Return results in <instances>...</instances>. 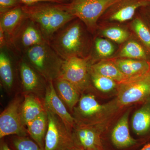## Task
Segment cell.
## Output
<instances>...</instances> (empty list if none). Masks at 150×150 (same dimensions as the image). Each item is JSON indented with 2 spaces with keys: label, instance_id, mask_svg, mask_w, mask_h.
<instances>
[{
  "label": "cell",
  "instance_id": "9",
  "mask_svg": "<svg viewBox=\"0 0 150 150\" xmlns=\"http://www.w3.org/2000/svg\"><path fill=\"white\" fill-rule=\"evenodd\" d=\"M89 67L87 58L71 57L64 61L59 78L69 82L82 94L90 85Z\"/></svg>",
  "mask_w": 150,
  "mask_h": 150
},
{
  "label": "cell",
  "instance_id": "5",
  "mask_svg": "<svg viewBox=\"0 0 150 150\" xmlns=\"http://www.w3.org/2000/svg\"><path fill=\"white\" fill-rule=\"evenodd\" d=\"M121 0H78L63 4L66 10L92 29L101 16Z\"/></svg>",
  "mask_w": 150,
  "mask_h": 150
},
{
  "label": "cell",
  "instance_id": "6",
  "mask_svg": "<svg viewBox=\"0 0 150 150\" xmlns=\"http://www.w3.org/2000/svg\"><path fill=\"white\" fill-rule=\"evenodd\" d=\"M117 102L120 107L143 102L150 97V73L118 83Z\"/></svg>",
  "mask_w": 150,
  "mask_h": 150
},
{
  "label": "cell",
  "instance_id": "10",
  "mask_svg": "<svg viewBox=\"0 0 150 150\" xmlns=\"http://www.w3.org/2000/svg\"><path fill=\"white\" fill-rule=\"evenodd\" d=\"M21 99L14 98L0 115V139L15 135L18 137H27V128L22 120L21 107Z\"/></svg>",
  "mask_w": 150,
  "mask_h": 150
},
{
  "label": "cell",
  "instance_id": "15",
  "mask_svg": "<svg viewBox=\"0 0 150 150\" xmlns=\"http://www.w3.org/2000/svg\"><path fill=\"white\" fill-rule=\"evenodd\" d=\"M19 59L20 76L24 91L31 93L42 88L43 85L41 80L42 77L23 58L20 57Z\"/></svg>",
  "mask_w": 150,
  "mask_h": 150
},
{
  "label": "cell",
  "instance_id": "24",
  "mask_svg": "<svg viewBox=\"0 0 150 150\" xmlns=\"http://www.w3.org/2000/svg\"><path fill=\"white\" fill-rule=\"evenodd\" d=\"M121 58L126 59L146 60L147 57L142 46L134 40H130L125 44L119 54Z\"/></svg>",
  "mask_w": 150,
  "mask_h": 150
},
{
  "label": "cell",
  "instance_id": "27",
  "mask_svg": "<svg viewBox=\"0 0 150 150\" xmlns=\"http://www.w3.org/2000/svg\"><path fill=\"white\" fill-rule=\"evenodd\" d=\"M12 143L15 150H44L27 137L17 136L12 140Z\"/></svg>",
  "mask_w": 150,
  "mask_h": 150
},
{
  "label": "cell",
  "instance_id": "14",
  "mask_svg": "<svg viewBox=\"0 0 150 150\" xmlns=\"http://www.w3.org/2000/svg\"><path fill=\"white\" fill-rule=\"evenodd\" d=\"M131 110L129 109L122 115L114 126L111 134L113 144L118 149L129 147L137 144V140L130 134L129 118Z\"/></svg>",
  "mask_w": 150,
  "mask_h": 150
},
{
  "label": "cell",
  "instance_id": "28",
  "mask_svg": "<svg viewBox=\"0 0 150 150\" xmlns=\"http://www.w3.org/2000/svg\"><path fill=\"white\" fill-rule=\"evenodd\" d=\"M103 34L108 39L118 43L125 42L129 37L125 30L119 27H110L104 30Z\"/></svg>",
  "mask_w": 150,
  "mask_h": 150
},
{
  "label": "cell",
  "instance_id": "19",
  "mask_svg": "<svg viewBox=\"0 0 150 150\" xmlns=\"http://www.w3.org/2000/svg\"><path fill=\"white\" fill-rule=\"evenodd\" d=\"M13 54L7 48L1 49L0 51V77L3 86L8 90L12 88L14 83Z\"/></svg>",
  "mask_w": 150,
  "mask_h": 150
},
{
  "label": "cell",
  "instance_id": "7",
  "mask_svg": "<svg viewBox=\"0 0 150 150\" xmlns=\"http://www.w3.org/2000/svg\"><path fill=\"white\" fill-rule=\"evenodd\" d=\"M46 43L47 42L36 24L25 17L10 39L7 48L17 56L21 57L31 47Z\"/></svg>",
  "mask_w": 150,
  "mask_h": 150
},
{
  "label": "cell",
  "instance_id": "36",
  "mask_svg": "<svg viewBox=\"0 0 150 150\" xmlns=\"http://www.w3.org/2000/svg\"><path fill=\"white\" fill-rule=\"evenodd\" d=\"M149 72L150 73V71H149Z\"/></svg>",
  "mask_w": 150,
  "mask_h": 150
},
{
  "label": "cell",
  "instance_id": "12",
  "mask_svg": "<svg viewBox=\"0 0 150 150\" xmlns=\"http://www.w3.org/2000/svg\"><path fill=\"white\" fill-rule=\"evenodd\" d=\"M44 104L46 108L58 115L67 128L72 131L75 125L74 118L57 94L53 81H47Z\"/></svg>",
  "mask_w": 150,
  "mask_h": 150
},
{
  "label": "cell",
  "instance_id": "22",
  "mask_svg": "<svg viewBox=\"0 0 150 150\" xmlns=\"http://www.w3.org/2000/svg\"><path fill=\"white\" fill-rule=\"evenodd\" d=\"M48 125V116L46 110L26 126L28 135L44 150Z\"/></svg>",
  "mask_w": 150,
  "mask_h": 150
},
{
  "label": "cell",
  "instance_id": "26",
  "mask_svg": "<svg viewBox=\"0 0 150 150\" xmlns=\"http://www.w3.org/2000/svg\"><path fill=\"white\" fill-rule=\"evenodd\" d=\"M132 27L143 44L150 50V30L147 26L140 18L133 21Z\"/></svg>",
  "mask_w": 150,
  "mask_h": 150
},
{
  "label": "cell",
  "instance_id": "21",
  "mask_svg": "<svg viewBox=\"0 0 150 150\" xmlns=\"http://www.w3.org/2000/svg\"><path fill=\"white\" fill-rule=\"evenodd\" d=\"M131 123L133 131L137 135L142 136L150 132V97L134 112Z\"/></svg>",
  "mask_w": 150,
  "mask_h": 150
},
{
  "label": "cell",
  "instance_id": "29",
  "mask_svg": "<svg viewBox=\"0 0 150 150\" xmlns=\"http://www.w3.org/2000/svg\"><path fill=\"white\" fill-rule=\"evenodd\" d=\"M95 48L97 54L100 57H108L114 52V46L109 40L103 38H98L95 42Z\"/></svg>",
  "mask_w": 150,
  "mask_h": 150
},
{
  "label": "cell",
  "instance_id": "1",
  "mask_svg": "<svg viewBox=\"0 0 150 150\" xmlns=\"http://www.w3.org/2000/svg\"><path fill=\"white\" fill-rule=\"evenodd\" d=\"M25 17L37 25L49 43L59 29L76 17L66 10L63 4L42 2L22 6Z\"/></svg>",
  "mask_w": 150,
  "mask_h": 150
},
{
  "label": "cell",
  "instance_id": "20",
  "mask_svg": "<svg viewBox=\"0 0 150 150\" xmlns=\"http://www.w3.org/2000/svg\"><path fill=\"white\" fill-rule=\"evenodd\" d=\"M45 110L44 104L39 98L31 94L25 96L21 107L22 120L25 126L26 127Z\"/></svg>",
  "mask_w": 150,
  "mask_h": 150
},
{
  "label": "cell",
  "instance_id": "31",
  "mask_svg": "<svg viewBox=\"0 0 150 150\" xmlns=\"http://www.w3.org/2000/svg\"><path fill=\"white\" fill-rule=\"evenodd\" d=\"M23 4L28 5L35 3L42 2H48L57 3V4H64L70 3L69 0H19Z\"/></svg>",
  "mask_w": 150,
  "mask_h": 150
},
{
  "label": "cell",
  "instance_id": "18",
  "mask_svg": "<svg viewBox=\"0 0 150 150\" xmlns=\"http://www.w3.org/2000/svg\"><path fill=\"white\" fill-rule=\"evenodd\" d=\"M57 94L70 110H73L79 101L81 94L77 89L68 81L61 78L54 81Z\"/></svg>",
  "mask_w": 150,
  "mask_h": 150
},
{
  "label": "cell",
  "instance_id": "2",
  "mask_svg": "<svg viewBox=\"0 0 150 150\" xmlns=\"http://www.w3.org/2000/svg\"><path fill=\"white\" fill-rule=\"evenodd\" d=\"M59 29L52 37L49 44L63 60L73 57H83L85 48L82 25L75 19Z\"/></svg>",
  "mask_w": 150,
  "mask_h": 150
},
{
  "label": "cell",
  "instance_id": "33",
  "mask_svg": "<svg viewBox=\"0 0 150 150\" xmlns=\"http://www.w3.org/2000/svg\"><path fill=\"white\" fill-rule=\"evenodd\" d=\"M140 150H150V144L146 145Z\"/></svg>",
  "mask_w": 150,
  "mask_h": 150
},
{
  "label": "cell",
  "instance_id": "8",
  "mask_svg": "<svg viewBox=\"0 0 150 150\" xmlns=\"http://www.w3.org/2000/svg\"><path fill=\"white\" fill-rule=\"evenodd\" d=\"M46 110L48 125L44 150H68L74 146L72 131L58 115L47 108Z\"/></svg>",
  "mask_w": 150,
  "mask_h": 150
},
{
  "label": "cell",
  "instance_id": "13",
  "mask_svg": "<svg viewBox=\"0 0 150 150\" xmlns=\"http://www.w3.org/2000/svg\"><path fill=\"white\" fill-rule=\"evenodd\" d=\"M150 5V0H121L108 9L109 19L123 22L133 18L138 8Z\"/></svg>",
  "mask_w": 150,
  "mask_h": 150
},
{
  "label": "cell",
  "instance_id": "11",
  "mask_svg": "<svg viewBox=\"0 0 150 150\" xmlns=\"http://www.w3.org/2000/svg\"><path fill=\"white\" fill-rule=\"evenodd\" d=\"M108 121L92 125L75 124L72 131L74 146L85 150H103L101 135Z\"/></svg>",
  "mask_w": 150,
  "mask_h": 150
},
{
  "label": "cell",
  "instance_id": "4",
  "mask_svg": "<svg viewBox=\"0 0 150 150\" xmlns=\"http://www.w3.org/2000/svg\"><path fill=\"white\" fill-rule=\"evenodd\" d=\"M21 57L46 81H54L60 77L64 61L47 43L31 47Z\"/></svg>",
  "mask_w": 150,
  "mask_h": 150
},
{
  "label": "cell",
  "instance_id": "3",
  "mask_svg": "<svg viewBox=\"0 0 150 150\" xmlns=\"http://www.w3.org/2000/svg\"><path fill=\"white\" fill-rule=\"evenodd\" d=\"M121 108L116 98L100 104L93 94L83 93L73 110V116L75 124L92 125L109 121Z\"/></svg>",
  "mask_w": 150,
  "mask_h": 150
},
{
  "label": "cell",
  "instance_id": "16",
  "mask_svg": "<svg viewBox=\"0 0 150 150\" xmlns=\"http://www.w3.org/2000/svg\"><path fill=\"white\" fill-rule=\"evenodd\" d=\"M113 62L127 80L146 74L150 70V63L146 60L122 59Z\"/></svg>",
  "mask_w": 150,
  "mask_h": 150
},
{
  "label": "cell",
  "instance_id": "23",
  "mask_svg": "<svg viewBox=\"0 0 150 150\" xmlns=\"http://www.w3.org/2000/svg\"><path fill=\"white\" fill-rule=\"evenodd\" d=\"M89 71L109 78L118 83L127 80L114 62H100L90 65Z\"/></svg>",
  "mask_w": 150,
  "mask_h": 150
},
{
  "label": "cell",
  "instance_id": "30",
  "mask_svg": "<svg viewBox=\"0 0 150 150\" xmlns=\"http://www.w3.org/2000/svg\"><path fill=\"white\" fill-rule=\"evenodd\" d=\"M22 5L19 0H0V14Z\"/></svg>",
  "mask_w": 150,
  "mask_h": 150
},
{
  "label": "cell",
  "instance_id": "35",
  "mask_svg": "<svg viewBox=\"0 0 150 150\" xmlns=\"http://www.w3.org/2000/svg\"><path fill=\"white\" fill-rule=\"evenodd\" d=\"M70 2H71L75 1H78V0H69Z\"/></svg>",
  "mask_w": 150,
  "mask_h": 150
},
{
  "label": "cell",
  "instance_id": "17",
  "mask_svg": "<svg viewBox=\"0 0 150 150\" xmlns=\"http://www.w3.org/2000/svg\"><path fill=\"white\" fill-rule=\"evenodd\" d=\"M16 7L0 14V28L4 30L9 41L25 19L22 6Z\"/></svg>",
  "mask_w": 150,
  "mask_h": 150
},
{
  "label": "cell",
  "instance_id": "34",
  "mask_svg": "<svg viewBox=\"0 0 150 150\" xmlns=\"http://www.w3.org/2000/svg\"><path fill=\"white\" fill-rule=\"evenodd\" d=\"M68 150H85L83 149H82V148L79 147L74 146L72 148H71L69 149Z\"/></svg>",
  "mask_w": 150,
  "mask_h": 150
},
{
  "label": "cell",
  "instance_id": "25",
  "mask_svg": "<svg viewBox=\"0 0 150 150\" xmlns=\"http://www.w3.org/2000/svg\"><path fill=\"white\" fill-rule=\"evenodd\" d=\"M90 74L96 88L102 92H110L118 87V83L111 79L91 72H90Z\"/></svg>",
  "mask_w": 150,
  "mask_h": 150
},
{
  "label": "cell",
  "instance_id": "32",
  "mask_svg": "<svg viewBox=\"0 0 150 150\" xmlns=\"http://www.w3.org/2000/svg\"><path fill=\"white\" fill-rule=\"evenodd\" d=\"M0 150H12L4 141H1L0 145Z\"/></svg>",
  "mask_w": 150,
  "mask_h": 150
}]
</instances>
